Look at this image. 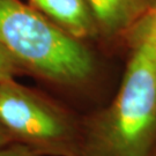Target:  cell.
<instances>
[{
    "mask_svg": "<svg viewBox=\"0 0 156 156\" xmlns=\"http://www.w3.org/2000/svg\"><path fill=\"white\" fill-rule=\"evenodd\" d=\"M155 156H156V155H155Z\"/></svg>",
    "mask_w": 156,
    "mask_h": 156,
    "instance_id": "11",
    "label": "cell"
},
{
    "mask_svg": "<svg viewBox=\"0 0 156 156\" xmlns=\"http://www.w3.org/2000/svg\"><path fill=\"white\" fill-rule=\"evenodd\" d=\"M0 46L17 67L58 84H82L95 72L94 57L80 39L19 0H0Z\"/></svg>",
    "mask_w": 156,
    "mask_h": 156,
    "instance_id": "1",
    "label": "cell"
},
{
    "mask_svg": "<svg viewBox=\"0 0 156 156\" xmlns=\"http://www.w3.org/2000/svg\"><path fill=\"white\" fill-rule=\"evenodd\" d=\"M30 2L52 22L80 41L100 31L87 0H30Z\"/></svg>",
    "mask_w": 156,
    "mask_h": 156,
    "instance_id": "4",
    "label": "cell"
},
{
    "mask_svg": "<svg viewBox=\"0 0 156 156\" xmlns=\"http://www.w3.org/2000/svg\"><path fill=\"white\" fill-rule=\"evenodd\" d=\"M17 69V65L0 46V82L13 80Z\"/></svg>",
    "mask_w": 156,
    "mask_h": 156,
    "instance_id": "7",
    "label": "cell"
},
{
    "mask_svg": "<svg viewBox=\"0 0 156 156\" xmlns=\"http://www.w3.org/2000/svg\"><path fill=\"white\" fill-rule=\"evenodd\" d=\"M155 139L156 65L133 45L117 95L89 125L81 156H149Z\"/></svg>",
    "mask_w": 156,
    "mask_h": 156,
    "instance_id": "2",
    "label": "cell"
},
{
    "mask_svg": "<svg viewBox=\"0 0 156 156\" xmlns=\"http://www.w3.org/2000/svg\"><path fill=\"white\" fill-rule=\"evenodd\" d=\"M0 156H42L37 151L19 142H13L11 145L0 148Z\"/></svg>",
    "mask_w": 156,
    "mask_h": 156,
    "instance_id": "8",
    "label": "cell"
},
{
    "mask_svg": "<svg viewBox=\"0 0 156 156\" xmlns=\"http://www.w3.org/2000/svg\"><path fill=\"white\" fill-rule=\"evenodd\" d=\"M133 45H140L156 65V9L148 8L128 29Z\"/></svg>",
    "mask_w": 156,
    "mask_h": 156,
    "instance_id": "6",
    "label": "cell"
},
{
    "mask_svg": "<svg viewBox=\"0 0 156 156\" xmlns=\"http://www.w3.org/2000/svg\"><path fill=\"white\" fill-rule=\"evenodd\" d=\"M14 141L11 138V135L6 132V129L0 125V148H4L6 146L11 145Z\"/></svg>",
    "mask_w": 156,
    "mask_h": 156,
    "instance_id": "9",
    "label": "cell"
},
{
    "mask_svg": "<svg viewBox=\"0 0 156 156\" xmlns=\"http://www.w3.org/2000/svg\"><path fill=\"white\" fill-rule=\"evenodd\" d=\"M147 4H148V8L156 9V0H147Z\"/></svg>",
    "mask_w": 156,
    "mask_h": 156,
    "instance_id": "10",
    "label": "cell"
},
{
    "mask_svg": "<svg viewBox=\"0 0 156 156\" xmlns=\"http://www.w3.org/2000/svg\"><path fill=\"white\" fill-rule=\"evenodd\" d=\"M0 125L41 155L81 156L82 138L71 116L14 80L0 82Z\"/></svg>",
    "mask_w": 156,
    "mask_h": 156,
    "instance_id": "3",
    "label": "cell"
},
{
    "mask_svg": "<svg viewBox=\"0 0 156 156\" xmlns=\"http://www.w3.org/2000/svg\"><path fill=\"white\" fill-rule=\"evenodd\" d=\"M101 33L115 36L128 30L147 9V0H87Z\"/></svg>",
    "mask_w": 156,
    "mask_h": 156,
    "instance_id": "5",
    "label": "cell"
}]
</instances>
